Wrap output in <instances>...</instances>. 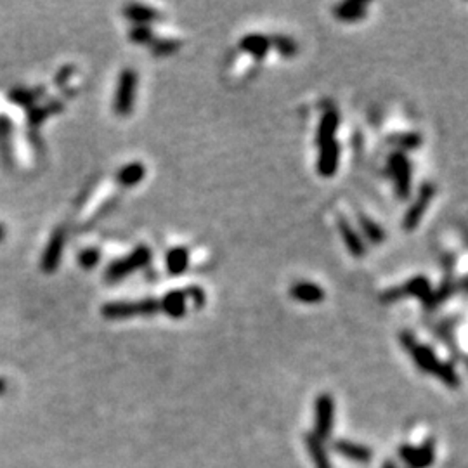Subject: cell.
<instances>
[{"label": "cell", "instance_id": "obj_1", "mask_svg": "<svg viewBox=\"0 0 468 468\" xmlns=\"http://www.w3.org/2000/svg\"><path fill=\"white\" fill-rule=\"evenodd\" d=\"M401 342L404 343V347L409 350V354L415 357V363L418 364L422 370L433 371V373H437L439 376H442L444 380H446L447 383H451V385L458 383L456 373H454L453 367L447 366V364H440L439 359H437V356L433 354V350L430 349V347L422 345V343L416 342L415 336L409 335L408 331L402 333Z\"/></svg>", "mask_w": 468, "mask_h": 468}, {"label": "cell", "instance_id": "obj_2", "mask_svg": "<svg viewBox=\"0 0 468 468\" xmlns=\"http://www.w3.org/2000/svg\"><path fill=\"white\" fill-rule=\"evenodd\" d=\"M162 311L159 298H142L135 302H111L103 305V315L107 319H127L132 315H148Z\"/></svg>", "mask_w": 468, "mask_h": 468}, {"label": "cell", "instance_id": "obj_3", "mask_svg": "<svg viewBox=\"0 0 468 468\" xmlns=\"http://www.w3.org/2000/svg\"><path fill=\"white\" fill-rule=\"evenodd\" d=\"M149 259H151V250L146 245H139L134 252H130L127 257L116 260V262H113L107 267L106 279L110 281L123 279L125 276L132 274L134 270L142 269V267L149 262Z\"/></svg>", "mask_w": 468, "mask_h": 468}, {"label": "cell", "instance_id": "obj_4", "mask_svg": "<svg viewBox=\"0 0 468 468\" xmlns=\"http://www.w3.org/2000/svg\"><path fill=\"white\" fill-rule=\"evenodd\" d=\"M388 172L394 179L395 194L399 200H408L411 194V162L402 151L392 153L388 158Z\"/></svg>", "mask_w": 468, "mask_h": 468}, {"label": "cell", "instance_id": "obj_5", "mask_svg": "<svg viewBox=\"0 0 468 468\" xmlns=\"http://www.w3.org/2000/svg\"><path fill=\"white\" fill-rule=\"evenodd\" d=\"M137 90V73L132 68L123 69L118 76L116 92H114V111L118 116H127L134 107V97Z\"/></svg>", "mask_w": 468, "mask_h": 468}, {"label": "cell", "instance_id": "obj_6", "mask_svg": "<svg viewBox=\"0 0 468 468\" xmlns=\"http://www.w3.org/2000/svg\"><path fill=\"white\" fill-rule=\"evenodd\" d=\"M430 293H432V290H430V281L426 279L425 276H416L411 277L409 281H406L402 286L392 288V290L385 291L381 298H383L385 302H392L397 300V298L401 297H418L419 300H423V304H426Z\"/></svg>", "mask_w": 468, "mask_h": 468}, {"label": "cell", "instance_id": "obj_7", "mask_svg": "<svg viewBox=\"0 0 468 468\" xmlns=\"http://www.w3.org/2000/svg\"><path fill=\"white\" fill-rule=\"evenodd\" d=\"M433 194H435V187H433V184H423L422 189H419L418 198H416L415 203L411 205V208H409L404 215L406 231H413V229H416V225H418L419 220H422L423 214H425L426 208H428Z\"/></svg>", "mask_w": 468, "mask_h": 468}, {"label": "cell", "instance_id": "obj_8", "mask_svg": "<svg viewBox=\"0 0 468 468\" xmlns=\"http://www.w3.org/2000/svg\"><path fill=\"white\" fill-rule=\"evenodd\" d=\"M321 153H319V162H318V172L322 177H333L338 170V162H340V146L338 142L333 139V141L326 142V144L319 146Z\"/></svg>", "mask_w": 468, "mask_h": 468}, {"label": "cell", "instance_id": "obj_9", "mask_svg": "<svg viewBox=\"0 0 468 468\" xmlns=\"http://www.w3.org/2000/svg\"><path fill=\"white\" fill-rule=\"evenodd\" d=\"M162 312H165L166 315L173 319H180L182 315H186L187 312V300H189V295L186 290H172L166 295H163L162 298Z\"/></svg>", "mask_w": 468, "mask_h": 468}, {"label": "cell", "instance_id": "obj_10", "mask_svg": "<svg viewBox=\"0 0 468 468\" xmlns=\"http://www.w3.org/2000/svg\"><path fill=\"white\" fill-rule=\"evenodd\" d=\"M64 232L59 229L52 234L51 241H49L47 248H45L44 257H42V269L45 272H52V270L58 269V263L61 260L62 248H64Z\"/></svg>", "mask_w": 468, "mask_h": 468}, {"label": "cell", "instance_id": "obj_11", "mask_svg": "<svg viewBox=\"0 0 468 468\" xmlns=\"http://www.w3.org/2000/svg\"><path fill=\"white\" fill-rule=\"evenodd\" d=\"M290 295L295 300L304 302V304H319L326 297L324 290L319 284L311 283V281H300V283L293 284Z\"/></svg>", "mask_w": 468, "mask_h": 468}, {"label": "cell", "instance_id": "obj_12", "mask_svg": "<svg viewBox=\"0 0 468 468\" xmlns=\"http://www.w3.org/2000/svg\"><path fill=\"white\" fill-rule=\"evenodd\" d=\"M333 14L338 21H345V23H352V21H359L366 17L367 14V3L359 2V0H350V2H342L333 9Z\"/></svg>", "mask_w": 468, "mask_h": 468}, {"label": "cell", "instance_id": "obj_13", "mask_svg": "<svg viewBox=\"0 0 468 468\" xmlns=\"http://www.w3.org/2000/svg\"><path fill=\"white\" fill-rule=\"evenodd\" d=\"M239 47H241V51L252 54L253 58L263 59L270 49V38L260 33L245 35V37L239 40Z\"/></svg>", "mask_w": 468, "mask_h": 468}, {"label": "cell", "instance_id": "obj_14", "mask_svg": "<svg viewBox=\"0 0 468 468\" xmlns=\"http://www.w3.org/2000/svg\"><path fill=\"white\" fill-rule=\"evenodd\" d=\"M340 125V116L336 113V110H326L322 114L321 121H319L318 127V135H315V142L319 146L326 144V142L333 141L335 139L336 130H338Z\"/></svg>", "mask_w": 468, "mask_h": 468}, {"label": "cell", "instance_id": "obj_15", "mask_svg": "<svg viewBox=\"0 0 468 468\" xmlns=\"http://www.w3.org/2000/svg\"><path fill=\"white\" fill-rule=\"evenodd\" d=\"M338 229H340V234H342V238H343V243H345L347 248H349V252L352 253L354 257H363L364 253H366L363 239H361V236L357 234L356 229L350 225V222L347 220L345 217L338 218Z\"/></svg>", "mask_w": 468, "mask_h": 468}, {"label": "cell", "instance_id": "obj_16", "mask_svg": "<svg viewBox=\"0 0 468 468\" xmlns=\"http://www.w3.org/2000/svg\"><path fill=\"white\" fill-rule=\"evenodd\" d=\"M123 14L128 19L137 24H142V26H146V23H153V21L158 19V10L149 6H144V3H128V6L123 7Z\"/></svg>", "mask_w": 468, "mask_h": 468}, {"label": "cell", "instance_id": "obj_17", "mask_svg": "<svg viewBox=\"0 0 468 468\" xmlns=\"http://www.w3.org/2000/svg\"><path fill=\"white\" fill-rule=\"evenodd\" d=\"M189 266V252L184 246H173L166 253V269L172 276H179Z\"/></svg>", "mask_w": 468, "mask_h": 468}, {"label": "cell", "instance_id": "obj_18", "mask_svg": "<svg viewBox=\"0 0 468 468\" xmlns=\"http://www.w3.org/2000/svg\"><path fill=\"white\" fill-rule=\"evenodd\" d=\"M144 175H146V166L142 165L141 162H134V163L125 165L123 168L116 173V180H118V184H121V186L130 187L141 182V180L144 179Z\"/></svg>", "mask_w": 468, "mask_h": 468}, {"label": "cell", "instance_id": "obj_19", "mask_svg": "<svg viewBox=\"0 0 468 468\" xmlns=\"http://www.w3.org/2000/svg\"><path fill=\"white\" fill-rule=\"evenodd\" d=\"M269 38L270 47H276L277 51H279V54L284 55V58H293V55L297 54L298 47L297 44H295L293 38L286 37V35H274V37Z\"/></svg>", "mask_w": 468, "mask_h": 468}, {"label": "cell", "instance_id": "obj_20", "mask_svg": "<svg viewBox=\"0 0 468 468\" xmlns=\"http://www.w3.org/2000/svg\"><path fill=\"white\" fill-rule=\"evenodd\" d=\"M392 144H397L399 146V151H402V149H416L422 146L423 139L422 135L418 134V132H406V134H399V135H392L390 141Z\"/></svg>", "mask_w": 468, "mask_h": 468}, {"label": "cell", "instance_id": "obj_21", "mask_svg": "<svg viewBox=\"0 0 468 468\" xmlns=\"http://www.w3.org/2000/svg\"><path fill=\"white\" fill-rule=\"evenodd\" d=\"M359 224H361V229L364 231V234H366V238L370 239L371 243H381L385 239V234L383 231H381L380 225L376 224L374 220H371V218L364 217V215H361L359 217Z\"/></svg>", "mask_w": 468, "mask_h": 468}, {"label": "cell", "instance_id": "obj_22", "mask_svg": "<svg viewBox=\"0 0 468 468\" xmlns=\"http://www.w3.org/2000/svg\"><path fill=\"white\" fill-rule=\"evenodd\" d=\"M130 40L134 42V44L151 45V42L155 40V35H153L151 28L142 26V24H137V26H134L130 30Z\"/></svg>", "mask_w": 468, "mask_h": 468}, {"label": "cell", "instance_id": "obj_23", "mask_svg": "<svg viewBox=\"0 0 468 468\" xmlns=\"http://www.w3.org/2000/svg\"><path fill=\"white\" fill-rule=\"evenodd\" d=\"M179 40H159V38H155L151 42V49L156 55H166L172 54L179 49Z\"/></svg>", "mask_w": 468, "mask_h": 468}, {"label": "cell", "instance_id": "obj_24", "mask_svg": "<svg viewBox=\"0 0 468 468\" xmlns=\"http://www.w3.org/2000/svg\"><path fill=\"white\" fill-rule=\"evenodd\" d=\"M99 257H101L99 250L87 248L78 255V262L83 269H94V267L97 266V262H99Z\"/></svg>", "mask_w": 468, "mask_h": 468}, {"label": "cell", "instance_id": "obj_25", "mask_svg": "<svg viewBox=\"0 0 468 468\" xmlns=\"http://www.w3.org/2000/svg\"><path fill=\"white\" fill-rule=\"evenodd\" d=\"M3 234H6V231H3V227H2V225H0V241H2V239H3Z\"/></svg>", "mask_w": 468, "mask_h": 468}]
</instances>
